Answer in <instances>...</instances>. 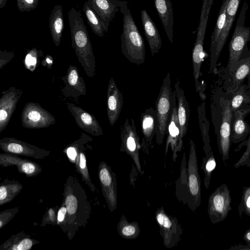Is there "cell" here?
Segmentation results:
<instances>
[{
	"label": "cell",
	"instance_id": "44",
	"mask_svg": "<svg viewBox=\"0 0 250 250\" xmlns=\"http://www.w3.org/2000/svg\"><path fill=\"white\" fill-rule=\"evenodd\" d=\"M7 196V190L5 186H1L0 187V200L1 203L2 201L6 199Z\"/></svg>",
	"mask_w": 250,
	"mask_h": 250
},
{
	"label": "cell",
	"instance_id": "20",
	"mask_svg": "<svg viewBox=\"0 0 250 250\" xmlns=\"http://www.w3.org/2000/svg\"><path fill=\"white\" fill-rule=\"evenodd\" d=\"M250 113V107L238 109L233 113L230 129L232 143H241L250 134V126L244 119Z\"/></svg>",
	"mask_w": 250,
	"mask_h": 250
},
{
	"label": "cell",
	"instance_id": "13",
	"mask_svg": "<svg viewBox=\"0 0 250 250\" xmlns=\"http://www.w3.org/2000/svg\"><path fill=\"white\" fill-rule=\"evenodd\" d=\"M62 79L64 83L61 90L63 96L71 97L78 100L80 96L86 95L85 83L76 66L69 65L66 75Z\"/></svg>",
	"mask_w": 250,
	"mask_h": 250
},
{
	"label": "cell",
	"instance_id": "5",
	"mask_svg": "<svg viewBox=\"0 0 250 250\" xmlns=\"http://www.w3.org/2000/svg\"><path fill=\"white\" fill-rule=\"evenodd\" d=\"M190 149L188 163V205L194 211L200 206L201 201V179L198 171L195 145L189 141Z\"/></svg>",
	"mask_w": 250,
	"mask_h": 250
},
{
	"label": "cell",
	"instance_id": "47",
	"mask_svg": "<svg viewBox=\"0 0 250 250\" xmlns=\"http://www.w3.org/2000/svg\"><path fill=\"white\" fill-rule=\"evenodd\" d=\"M243 239L246 242V244L250 245V229L246 230L243 235Z\"/></svg>",
	"mask_w": 250,
	"mask_h": 250
},
{
	"label": "cell",
	"instance_id": "40",
	"mask_svg": "<svg viewBox=\"0 0 250 250\" xmlns=\"http://www.w3.org/2000/svg\"><path fill=\"white\" fill-rule=\"evenodd\" d=\"M21 170L27 174H31L35 171L36 167L31 163L26 162L22 165Z\"/></svg>",
	"mask_w": 250,
	"mask_h": 250
},
{
	"label": "cell",
	"instance_id": "43",
	"mask_svg": "<svg viewBox=\"0 0 250 250\" xmlns=\"http://www.w3.org/2000/svg\"><path fill=\"white\" fill-rule=\"evenodd\" d=\"M68 157L72 160H74L77 156L76 149L73 146L69 147L66 151Z\"/></svg>",
	"mask_w": 250,
	"mask_h": 250
},
{
	"label": "cell",
	"instance_id": "49",
	"mask_svg": "<svg viewBox=\"0 0 250 250\" xmlns=\"http://www.w3.org/2000/svg\"><path fill=\"white\" fill-rule=\"evenodd\" d=\"M248 83L247 85L249 89H250V74L247 77Z\"/></svg>",
	"mask_w": 250,
	"mask_h": 250
},
{
	"label": "cell",
	"instance_id": "11",
	"mask_svg": "<svg viewBox=\"0 0 250 250\" xmlns=\"http://www.w3.org/2000/svg\"><path fill=\"white\" fill-rule=\"evenodd\" d=\"M23 91L14 86L2 92L0 98V133L7 127Z\"/></svg>",
	"mask_w": 250,
	"mask_h": 250
},
{
	"label": "cell",
	"instance_id": "9",
	"mask_svg": "<svg viewBox=\"0 0 250 250\" xmlns=\"http://www.w3.org/2000/svg\"><path fill=\"white\" fill-rule=\"evenodd\" d=\"M250 37V30L243 24L237 23L229 44V59L226 68V79L231 75L236 68L243 51Z\"/></svg>",
	"mask_w": 250,
	"mask_h": 250
},
{
	"label": "cell",
	"instance_id": "15",
	"mask_svg": "<svg viewBox=\"0 0 250 250\" xmlns=\"http://www.w3.org/2000/svg\"><path fill=\"white\" fill-rule=\"evenodd\" d=\"M140 125L143 135L141 146L147 153L153 146L152 142L156 136L157 115L155 109L150 107L141 114Z\"/></svg>",
	"mask_w": 250,
	"mask_h": 250
},
{
	"label": "cell",
	"instance_id": "27",
	"mask_svg": "<svg viewBox=\"0 0 250 250\" xmlns=\"http://www.w3.org/2000/svg\"><path fill=\"white\" fill-rule=\"evenodd\" d=\"M229 0H223L213 32L211 35L210 61H211L214 58L219 38L225 26L226 19V9Z\"/></svg>",
	"mask_w": 250,
	"mask_h": 250
},
{
	"label": "cell",
	"instance_id": "31",
	"mask_svg": "<svg viewBox=\"0 0 250 250\" xmlns=\"http://www.w3.org/2000/svg\"><path fill=\"white\" fill-rule=\"evenodd\" d=\"M216 165V161L212 151L206 154V156L203 157L201 168L205 174L204 184L206 189H208L209 187L212 173L215 168Z\"/></svg>",
	"mask_w": 250,
	"mask_h": 250
},
{
	"label": "cell",
	"instance_id": "34",
	"mask_svg": "<svg viewBox=\"0 0 250 250\" xmlns=\"http://www.w3.org/2000/svg\"><path fill=\"white\" fill-rule=\"evenodd\" d=\"M43 56L42 50H38L36 47L28 49L25 58V64L26 68L33 72L40 62V58Z\"/></svg>",
	"mask_w": 250,
	"mask_h": 250
},
{
	"label": "cell",
	"instance_id": "18",
	"mask_svg": "<svg viewBox=\"0 0 250 250\" xmlns=\"http://www.w3.org/2000/svg\"><path fill=\"white\" fill-rule=\"evenodd\" d=\"M87 2L100 19L107 32L110 23L120 11L121 0H87Z\"/></svg>",
	"mask_w": 250,
	"mask_h": 250
},
{
	"label": "cell",
	"instance_id": "41",
	"mask_svg": "<svg viewBox=\"0 0 250 250\" xmlns=\"http://www.w3.org/2000/svg\"><path fill=\"white\" fill-rule=\"evenodd\" d=\"M53 63V59L51 56L46 55L43 61L42 62V64L44 66H46L49 69L51 68Z\"/></svg>",
	"mask_w": 250,
	"mask_h": 250
},
{
	"label": "cell",
	"instance_id": "3",
	"mask_svg": "<svg viewBox=\"0 0 250 250\" xmlns=\"http://www.w3.org/2000/svg\"><path fill=\"white\" fill-rule=\"evenodd\" d=\"M120 11L123 16L121 35V51L130 62L140 65L145 61V46L143 38L133 19L128 3L121 0Z\"/></svg>",
	"mask_w": 250,
	"mask_h": 250
},
{
	"label": "cell",
	"instance_id": "35",
	"mask_svg": "<svg viewBox=\"0 0 250 250\" xmlns=\"http://www.w3.org/2000/svg\"><path fill=\"white\" fill-rule=\"evenodd\" d=\"M238 215L241 218L243 213L250 216V186L244 187L239 204L238 206Z\"/></svg>",
	"mask_w": 250,
	"mask_h": 250
},
{
	"label": "cell",
	"instance_id": "24",
	"mask_svg": "<svg viewBox=\"0 0 250 250\" xmlns=\"http://www.w3.org/2000/svg\"><path fill=\"white\" fill-rule=\"evenodd\" d=\"M49 28L55 45L59 46L64 29L62 6L56 4L51 11L49 19Z\"/></svg>",
	"mask_w": 250,
	"mask_h": 250
},
{
	"label": "cell",
	"instance_id": "26",
	"mask_svg": "<svg viewBox=\"0 0 250 250\" xmlns=\"http://www.w3.org/2000/svg\"><path fill=\"white\" fill-rule=\"evenodd\" d=\"M230 105L232 113L240 109L250 107V89L242 84L233 94H230Z\"/></svg>",
	"mask_w": 250,
	"mask_h": 250
},
{
	"label": "cell",
	"instance_id": "36",
	"mask_svg": "<svg viewBox=\"0 0 250 250\" xmlns=\"http://www.w3.org/2000/svg\"><path fill=\"white\" fill-rule=\"evenodd\" d=\"M40 0H17V7L21 12H30L36 9Z\"/></svg>",
	"mask_w": 250,
	"mask_h": 250
},
{
	"label": "cell",
	"instance_id": "14",
	"mask_svg": "<svg viewBox=\"0 0 250 250\" xmlns=\"http://www.w3.org/2000/svg\"><path fill=\"white\" fill-rule=\"evenodd\" d=\"M240 1V0H229L226 9V19L225 26L219 38L214 58L210 61V73H216L217 72V62L231 28Z\"/></svg>",
	"mask_w": 250,
	"mask_h": 250
},
{
	"label": "cell",
	"instance_id": "12",
	"mask_svg": "<svg viewBox=\"0 0 250 250\" xmlns=\"http://www.w3.org/2000/svg\"><path fill=\"white\" fill-rule=\"evenodd\" d=\"M66 105L79 128L95 136L103 134L102 127L94 115L74 104L66 103Z\"/></svg>",
	"mask_w": 250,
	"mask_h": 250
},
{
	"label": "cell",
	"instance_id": "8",
	"mask_svg": "<svg viewBox=\"0 0 250 250\" xmlns=\"http://www.w3.org/2000/svg\"><path fill=\"white\" fill-rule=\"evenodd\" d=\"M120 137L122 142L120 150L125 152L131 156L140 173L142 174L139 157L141 145L135 121L133 119L131 118L130 121L128 118L126 119L121 127Z\"/></svg>",
	"mask_w": 250,
	"mask_h": 250
},
{
	"label": "cell",
	"instance_id": "1",
	"mask_svg": "<svg viewBox=\"0 0 250 250\" xmlns=\"http://www.w3.org/2000/svg\"><path fill=\"white\" fill-rule=\"evenodd\" d=\"M230 95L220 88L219 92L216 91L213 95L210 106L218 149L225 167L229 157L231 143L230 129L233 113L230 105Z\"/></svg>",
	"mask_w": 250,
	"mask_h": 250
},
{
	"label": "cell",
	"instance_id": "10",
	"mask_svg": "<svg viewBox=\"0 0 250 250\" xmlns=\"http://www.w3.org/2000/svg\"><path fill=\"white\" fill-rule=\"evenodd\" d=\"M155 217L165 246L168 248L173 247L179 241L182 233L177 219L167 215L163 207L158 209Z\"/></svg>",
	"mask_w": 250,
	"mask_h": 250
},
{
	"label": "cell",
	"instance_id": "30",
	"mask_svg": "<svg viewBox=\"0 0 250 250\" xmlns=\"http://www.w3.org/2000/svg\"><path fill=\"white\" fill-rule=\"evenodd\" d=\"M100 181L104 188H108V199L111 205L114 208L116 206L117 197L116 193V180L113 181V178L109 170L106 167L101 168L99 172Z\"/></svg>",
	"mask_w": 250,
	"mask_h": 250
},
{
	"label": "cell",
	"instance_id": "16",
	"mask_svg": "<svg viewBox=\"0 0 250 250\" xmlns=\"http://www.w3.org/2000/svg\"><path fill=\"white\" fill-rule=\"evenodd\" d=\"M123 99V93L118 89L114 78L111 77L107 90V114L111 126L114 125L120 116Z\"/></svg>",
	"mask_w": 250,
	"mask_h": 250
},
{
	"label": "cell",
	"instance_id": "48",
	"mask_svg": "<svg viewBox=\"0 0 250 250\" xmlns=\"http://www.w3.org/2000/svg\"><path fill=\"white\" fill-rule=\"evenodd\" d=\"M7 1L8 0H0V8H4Z\"/></svg>",
	"mask_w": 250,
	"mask_h": 250
},
{
	"label": "cell",
	"instance_id": "29",
	"mask_svg": "<svg viewBox=\"0 0 250 250\" xmlns=\"http://www.w3.org/2000/svg\"><path fill=\"white\" fill-rule=\"evenodd\" d=\"M199 126L204 143L203 149L205 154L211 151L209 136V123L206 117L205 102L204 101L197 108Z\"/></svg>",
	"mask_w": 250,
	"mask_h": 250
},
{
	"label": "cell",
	"instance_id": "6",
	"mask_svg": "<svg viewBox=\"0 0 250 250\" xmlns=\"http://www.w3.org/2000/svg\"><path fill=\"white\" fill-rule=\"evenodd\" d=\"M231 197L227 184H222L209 195L208 213L212 224L224 221L231 210Z\"/></svg>",
	"mask_w": 250,
	"mask_h": 250
},
{
	"label": "cell",
	"instance_id": "25",
	"mask_svg": "<svg viewBox=\"0 0 250 250\" xmlns=\"http://www.w3.org/2000/svg\"><path fill=\"white\" fill-rule=\"evenodd\" d=\"M0 146L5 151L16 154L32 155L44 152L43 150L13 138L1 139Z\"/></svg>",
	"mask_w": 250,
	"mask_h": 250
},
{
	"label": "cell",
	"instance_id": "46",
	"mask_svg": "<svg viewBox=\"0 0 250 250\" xmlns=\"http://www.w3.org/2000/svg\"><path fill=\"white\" fill-rule=\"evenodd\" d=\"M80 167L82 169L85 168L86 167L85 157L83 153L80 154Z\"/></svg>",
	"mask_w": 250,
	"mask_h": 250
},
{
	"label": "cell",
	"instance_id": "38",
	"mask_svg": "<svg viewBox=\"0 0 250 250\" xmlns=\"http://www.w3.org/2000/svg\"><path fill=\"white\" fill-rule=\"evenodd\" d=\"M15 56L13 51H0V69L7 64Z\"/></svg>",
	"mask_w": 250,
	"mask_h": 250
},
{
	"label": "cell",
	"instance_id": "17",
	"mask_svg": "<svg viewBox=\"0 0 250 250\" xmlns=\"http://www.w3.org/2000/svg\"><path fill=\"white\" fill-rule=\"evenodd\" d=\"M167 134V136L166 144V154L170 146L173 153V160L175 162L177 152L181 151L183 146V138L178 117L176 101L174 102Z\"/></svg>",
	"mask_w": 250,
	"mask_h": 250
},
{
	"label": "cell",
	"instance_id": "19",
	"mask_svg": "<svg viewBox=\"0 0 250 250\" xmlns=\"http://www.w3.org/2000/svg\"><path fill=\"white\" fill-rule=\"evenodd\" d=\"M250 74V56L241 57L233 73L226 79L224 86L225 91L228 94H233Z\"/></svg>",
	"mask_w": 250,
	"mask_h": 250
},
{
	"label": "cell",
	"instance_id": "4",
	"mask_svg": "<svg viewBox=\"0 0 250 250\" xmlns=\"http://www.w3.org/2000/svg\"><path fill=\"white\" fill-rule=\"evenodd\" d=\"M176 100V92L175 90L172 92L171 87L170 74L168 72L163 81L155 102V109L157 115L156 139L158 145L163 143L167 133L174 102Z\"/></svg>",
	"mask_w": 250,
	"mask_h": 250
},
{
	"label": "cell",
	"instance_id": "21",
	"mask_svg": "<svg viewBox=\"0 0 250 250\" xmlns=\"http://www.w3.org/2000/svg\"><path fill=\"white\" fill-rule=\"evenodd\" d=\"M141 17L145 35L149 44L151 55L154 57L162 47L161 38L155 22L146 10L141 11Z\"/></svg>",
	"mask_w": 250,
	"mask_h": 250
},
{
	"label": "cell",
	"instance_id": "33",
	"mask_svg": "<svg viewBox=\"0 0 250 250\" xmlns=\"http://www.w3.org/2000/svg\"><path fill=\"white\" fill-rule=\"evenodd\" d=\"M244 146L246 147V150L237 162L234 164L235 168H237L244 166L250 167V135L247 139L241 142L238 145L234 151L238 152Z\"/></svg>",
	"mask_w": 250,
	"mask_h": 250
},
{
	"label": "cell",
	"instance_id": "2",
	"mask_svg": "<svg viewBox=\"0 0 250 250\" xmlns=\"http://www.w3.org/2000/svg\"><path fill=\"white\" fill-rule=\"evenodd\" d=\"M68 16L72 47L86 74L92 78L95 75V59L81 13L71 7L68 12Z\"/></svg>",
	"mask_w": 250,
	"mask_h": 250
},
{
	"label": "cell",
	"instance_id": "7",
	"mask_svg": "<svg viewBox=\"0 0 250 250\" xmlns=\"http://www.w3.org/2000/svg\"><path fill=\"white\" fill-rule=\"evenodd\" d=\"M23 127L29 129L48 127L55 123L54 116L36 103L26 104L21 113Z\"/></svg>",
	"mask_w": 250,
	"mask_h": 250
},
{
	"label": "cell",
	"instance_id": "32",
	"mask_svg": "<svg viewBox=\"0 0 250 250\" xmlns=\"http://www.w3.org/2000/svg\"><path fill=\"white\" fill-rule=\"evenodd\" d=\"M120 234L126 239L136 238L140 232L139 225L137 222L129 223L125 219L122 218L118 227Z\"/></svg>",
	"mask_w": 250,
	"mask_h": 250
},
{
	"label": "cell",
	"instance_id": "45",
	"mask_svg": "<svg viewBox=\"0 0 250 250\" xmlns=\"http://www.w3.org/2000/svg\"><path fill=\"white\" fill-rule=\"evenodd\" d=\"M66 211L67 208L64 207H62L59 209L58 214V220L59 222H62L64 220Z\"/></svg>",
	"mask_w": 250,
	"mask_h": 250
},
{
	"label": "cell",
	"instance_id": "37",
	"mask_svg": "<svg viewBox=\"0 0 250 250\" xmlns=\"http://www.w3.org/2000/svg\"><path fill=\"white\" fill-rule=\"evenodd\" d=\"M65 205L67 211L69 214H73L76 212L78 207V202L74 196L72 195L67 196L65 199Z\"/></svg>",
	"mask_w": 250,
	"mask_h": 250
},
{
	"label": "cell",
	"instance_id": "23",
	"mask_svg": "<svg viewBox=\"0 0 250 250\" xmlns=\"http://www.w3.org/2000/svg\"><path fill=\"white\" fill-rule=\"evenodd\" d=\"M177 101V113L182 137L187 134L190 116L189 104L185 97L183 88L180 85L178 80L174 84Z\"/></svg>",
	"mask_w": 250,
	"mask_h": 250
},
{
	"label": "cell",
	"instance_id": "39",
	"mask_svg": "<svg viewBox=\"0 0 250 250\" xmlns=\"http://www.w3.org/2000/svg\"><path fill=\"white\" fill-rule=\"evenodd\" d=\"M32 246V242L29 239H25L22 240L15 250H27Z\"/></svg>",
	"mask_w": 250,
	"mask_h": 250
},
{
	"label": "cell",
	"instance_id": "22",
	"mask_svg": "<svg viewBox=\"0 0 250 250\" xmlns=\"http://www.w3.org/2000/svg\"><path fill=\"white\" fill-rule=\"evenodd\" d=\"M154 5L169 41L173 42L174 16L170 0H154Z\"/></svg>",
	"mask_w": 250,
	"mask_h": 250
},
{
	"label": "cell",
	"instance_id": "28",
	"mask_svg": "<svg viewBox=\"0 0 250 250\" xmlns=\"http://www.w3.org/2000/svg\"><path fill=\"white\" fill-rule=\"evenodd\" d=\"M87 21L93 32L96 35L103 37L104 33H107L105 28L100 19L89 5L87 1H85L83 7Z\"/></svg>",
	"mask_w": 250,
	"mask_h": 250
},
{
	"label": "cell",
	"instance_id": "42",
	"mask_svg": "<svg viewBox=\"0 0 250 250\" xmlns=\"http://www.w3.org/2000/svg\"><path fill=\"white\" fill-rule=\"evenodd\" d=\"M228 250H250V245H243L239 244L238 245H235L234 246H231Z\"/></svg>",
	"mask_w": 250,
	"mask_h": 250
}]
</instances>
